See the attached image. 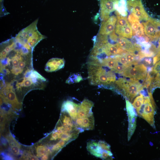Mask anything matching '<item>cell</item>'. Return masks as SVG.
Returning <instances> with one entry per match:
<instances>
[{
  "instance_id": "cell-27",
  "label": "cell",
  "mask_w": 160,
  "mask_h": 160,
  "mask_svg": "<svg viewBox=\"0 0 160 160\" xmlns=\"http://www.w3.org/2000/svg\"><path fill=\"white\" fill-rule=\"evenodd\" d=\"M68 143L64 140H60L53 145L52 148V152L55 153L58 152Z\"/></svg>"
},
{
  "instance_id": "cell-10",
  "label": "cell",
  "mask_w": 160,
  "mask_h": 160,
  "mask_svg": "<svg viewBox=\"0 0 160 160\" xmlns=\"http://www.w3.org/2000/svg\"><path fill=\"white\" fill-rule=\"evenodd\" d=\"M147 69L143 64L127 67L122 73L126 77L139 80H144L147 76Z\"/></svg>"
},
{
  "instance_id": "cell-30",
  "label": "cell",
  "mask_w": 160,
  "mask_h": 160,
  "mask_svg": "<svg viewBox=\"0 0 160 160\" xmlns=\"http://www.w3.org/2000/svg\"><path fill=\"white\" fill-rule=\"evenodd\" d=\"M61 133L55 129L51 133L50 140L51 141H55L60 140Z\"/></svg>"
},
{
  "instance_id": "cell-22",
  "label": "cell",
  "mask_w": 160,
  "mask_h": 160,
  "mask_svg": "<svg viewBox=\"0 0 160 160\" xmlns=\"http://www.w3.org/2000/svg\"><path fill=\"white\" fill-rule=\"evenodd\" d=\"M87 151L93 156L101 158L103 153L107 151L103 150L99 145L98 142L91 140L87 143Z\"/></svg>"
},
{
  "instance_id": "cell-2",
  "label": "cell",
  "mask_w": 160,
  "mask_h": 160,
  "mask_svg": "<svg viewBox=\"0 0 160 160\" xmlns=\"http://www.w3.org/2000/svg\"><path fill=\"white\" fill-rule=\"evenodd\" d=\"M38 21L37 19L21 30L15 37L18 41L27 43L33 49L40 41L47 38L38 30L37 27Z\"/></svg>"
},
{
  "instance_id": "cell-31",
  "label": "cell",
  "mask_w": 160,
  "mask_h": 160,
  "mask_svg": "<svg viewBox=\"0 0 160 160\" xmlns=\"http://www.w3.org/2000/svg\"><path fill=\"white\" fill-rule=\"evenodd\" d=\"M156 74L155 77L154 79L153 78L152 80V87H160V74L157 73Z\"/></svg>"
},
{
  "instance_id": "cell-29",
  "label": "cell",
  "mask_w": 160,
  "mask_h": 160,
  "mask_svg": "<svg viewBox=\"0 0 160 160\" xmlns=\"http://www.w3.org/2000/svg\"><path fill=\"white\" fill-rule=\"evenodd\" d=\"M114 57L118 61L119 63H121L126 67L132 66V65L127 61L126 57L124 54L115 56Z\"/></svg>"
},
{
  "instance_id": "cell-9",
  "label": "cell",
  "mask_w": 160,
  "mask_h": 160,
  "mask_svg": "<svg viewBox=\"0 0 160 160\" xmlns=\"http://www.w3.org/2000/svg\"><path fill=\"white\" fill-rule=\"evenodd\" d=\"M128 10L140 21H147L148 15L145 11L141 0H128L127 1Z\"/></svg>"
},
{
  "instance_id": "cell-35",
  "label": "cell",
  "mask_w": 160,
  "mask_h": 160,
  "mask_svg": "<svg viewBox=\"0 0 160 160\" xmlns=\"http://www.w3.org/2000/svg\"><path fill=\"white\" fill-rule=\"evenodd\" d=\"M160 60V48L157 49V51L156 55L154 57L153 59V63L154 65L157 62Z\"/></svg>"
},
{
  "instance_id": "cell-36",
  "label": "cell",
  "mask_w": 160,
  "mask_h": 160,
  "mask_svg": "<svg viewBox=\"0 0 160 160\" xmlns=\"http://www.w3.org/2000/svg\"><path fill=\"white\" fill-rule=\"evenodd\" d=\"M144 63L145 65L147 66L151 65L152 63L153 65V61H152V59L151 58H145L144 60Z\"/></svg>"
},
{
  "instance_id": "cell-24",
  "label": "cell",
  "mask_w": 160,
  "mask_h": 160,
  "mask_svg": "<svg viewBox=\"0 0 160 160\" xmlns=\"http://www.w3.org/2000/svg\"><path fill=\"white\" fill-rule=\"evenodd\" d=\"M127 1L126 0H119L118 7L116 10L121 15L126 16L127 15Z\"/></svg>"
},
{
  "instance_id": "cell-33",
  "label": "cell",
  "mask_w": 160,
  "mask_h": 160,
  "mask_svg": "<svg viewBox=\"0 0 160 160\" xmlns=\"http://www.w3.org/2000/svg\"><path fill=\"white\" fill-rule=\"evenodd\" d=\"M12 153L16 156L18 155L20 153V145H15L10 146Z\"/></svg>"
},
{
  "instance_id": "cell-14",
  "label": "cell",
  "mask_w": 160,
  "mask_h": 160,
  "mask_svg": "<svg viewBox=\"0 0 160 160\" xmlns=\"http://www.w3.org/2000/svg\"><path fill=\"white\" fill-rule=\"evenodd\" d=\"M116 21V17L114 15L110 16L107 20L102 21L98 34L106 36L110 35L115 31Z\"/></svg>"
},
{
  "instance_id": "cell-26",
  "label": "cell",
  "mask_w": 160,
  "mask_h": 160,
  "mask_svg": "<svg viewBox=\"0 0 160 160\" xmlns=\"http://www.w3.org/2000/svg\"><path fill=\"white\" fill-rule=\"evenodd\" d=\"M0 126L1 130L2 131L4 129L6 123L9 120L8 114L4 111V110H0Z\"/></svg>"
},
{
  "instance_id": "cell-18",
  "label": "cell",
  "mask_w": 160,
  "mask_h": 160,
  "mask_svg": "<svg viewBox=\"0 0 160 160\" xmlns=\"http://www.w3.org/2000/svg\"><path fill=\"white\" fill-rule=\"evenodd\" d=\"M94 103L91 101L85 99L80 103L78 111V118H82L92 115V109Z\"/></svg>"
},
{
  "instance_id": "cell-21",
  "label": "cell",
  "mask_w": 160,
  "mask_h": 160,
  "mask_svg": "<svg viewBox=\"0 0 160 160\" xmlns=\"http://www.w3.org/2000/svg\"><path fill=\"white\" fill-rule=\"evenodd\" d=\"M59 121L64 127L71 132L77 129L74 121L69 114L65 111H61L60 119Z\"/></svg>"
},
{
  "instance_id": "cell-25",
  "label": "cell",
  "mask_w": 160,
  "mask_h": 160,
  "mask_svg": "<svg viewBox=\"0 0 160 160\" xmlns=\"http://www.w3.org/2000/svg\"><path fill=\"white\" fill-rule=\"evenodd\" d=\"M140 95L136 97L132 104L134 108L136 109V111L138 110L143 105L145 99L144 96L140 93Z\"/></svg>"
},
{
  "instance_id": "cell-8",
  "label": "cell",
  "mask_w": 160,
  "mask_h": 160,
  "mask_svg": "<svg viewBox=\"0 0 160 160\" xmlns=\"http://www.w3.org/2000/svg\"><path fill=\"white\" fill-rule=\"evenodd\" d=\"M136 111L139 116L144 119L151 126L155 127L154 108L149 96L145 97L143 105Z\"/></svg>"
},
{
  "instance_id": "cell-28",
  "label": "cell",
  "mask_w": 160,
  "mask_h": 160,
  "mask_svg": "<svg viewBox=\"0 0 160 160\" xmlns=\"http://www.w3.org/2000/svg\"><path fill=\"white\" fill-rule=\"evenodd\" d=\"M48 149L44 145H38L36 148V156L38 158L41 157L46 153Z\"/></svg>"
},
{
  "instance_id": "cell-11",
  "label": "cell",
  "mask_w": 160,
  "mask_h": 160,
  "mask_svg": "<svg viewBox=\"0 0 160 160\" xmlns=\"http://www.w3.org/2000/svg\"><path fill=\"white\" fill-rule=\"evenodd\" d=\"M100 15L102 21L107 20L110 14L116 10L119 0H99Z\"/></svg>"
},
{
  "instance_id": "cell-1",
  "label": "cell",
  "mask_w": 160,
  "mask_h": 160,
  "mask_svg": "<svg viewBox=\"0 0 160 160\" xmlns=\"http://www.w3.org/2000/svg\"><path fill=\"white\" fill-rule=\"evenodd\" d=\"M88 70L89 79L92 85H108L116 81V76L113 71H107L95 60L89 61Z\"/></svg>"
},
{
  "instance_id": "cell-4",
  "label": "cell",
  "mask_w": 160,
  "mask_h": 160,
  "mask_svg": "<svg viewBox=\"0 0 160 160\" xmlns=\"http://www.w3.org/2000/svg\"><path fill=\"white\" fill-rule=\"evenodd\" d=\"M115 84L121 93L130 102L143 89V86L138 80L135 79L128 80L119 78L115 81Z\"/></svg>"
},
{
  "instance_id": "cell-6",
  "label": "cell",
  "mask_w": 160,
  "mask_h": 160,
  "mask_svg": "<svg viewBox=\"0 0 160 160\" xmlns=\"http://www.w3.org/2000/svg\"><path fill=\"white\" fill-rule=\"evenodd\" d=\"M143 24L144 33L150 41H155L160 39V23L158 20L150 17Z\"/></svg>"
},
{
  "instance_id": "cell-12",
  "label": "cell",
  "mask_w": 160,
  "mask_h": 160,
  "mask_svg": "<svg viewBox=\"0 0 160 160\" xmlns=\"http://www.w3.org/2000/svg\"><path fill=\"white\" fill-rule=\"evenodd\" d=\"M126 107L128 119L127 138L129 141L133 134L136 126L137 116L131 102L126 100Z\"/></svg>"
},
{
  "instance_id": "cell-15",
  "label": "cell",
  "mask_w": 160,
  "mask_h": 160,
  "mask_svg": "<svg viewBox=\"0 0 160 160\" xmlns=\"http://www.w3.org/2000/svg\"><path fill=\"white\" fill-rule=\"evenodd\" d=\"M127 52L116 44H112L108 42L101 49L97 57L102 54H105L107 56H110L123 55Z\"/></svg>"
},
{
  "instance_id": "cell-37",
  "label": "cell",
  "mask_w": 160,
  "mask_h": 160,
  "mask_svg": "<svg viewBox=\"0 0 160 160\" xmlns=\"http://www.w3.org/2000/svg\"><path fill=\"white\" fill-rule=\"evenodd\" d=\"M159 47H158V48H160V38L159 40Z\"/></svg>"
},
{
  "instance_id": "cell-32",
  "label": "cell",
  "mask_w": 160,
  "mask_h": 160,
  "mask_svg": "<svg viewBox=\"0 0 160 160\" xmlns=\"http://www.w3.org/2000/svg\"><path fill=\"white\" fill-rule=\"evenodd\" d=\"M154 65L152 69V73L154 74H160V60Z\"/></svg>"
},
{
  "instance_id": "cell-17",
  "label": "cell",
  "mask_w": 160,
  "mask_h": 160,
  "mask_svg": "<svg viewBox=\"0 0 160 160\" xmlns=\"http://www.w3.org/2000/svg\"><path fill=\"white\" fill-rule=\"evenodd\" d=\"M128 20L131 25L133 35L139 37L145 36L143 25L140 23L139 19L134 14L131 13Z\"/></svg>"
},
{
  "instance_id": "cell-16",
  "label": "cell",
  "mask_w": 160,
  "mask_h": 160,
  "mask_svg": "<svg viewBox=\"0 0 160 160\" xmlns=\"http://www.w3.org/2000/svg\"><path fill=\"white\" fill-rule=\"evenodd\" d=\"M80 104L71 100H67L63 103L61 111L67 113L75 122L78 118V111Z\"/></svg>"
},
{
  "instance_id": "cell-34",
  "label": "cell",
  "mask_w": 160,
  "mask_h": 160,
  "mask_svg": "<svg viewBox=\"0 0 160 160\" xmlns=\"http://www.w3.org/2000/svg\"><path fill=\"white\" fill-rule=\"evenodd\" d=\"M127 68L125 66L119 64L116 67L114 71L116 73L122 74L125 68Z\"/></svg>"
},
{
  "instance_id": "cell-13",
  "label": "cell",
  "mask_w": 160,
  "mask_h": 160,
  "mask_svg": "<svg viewBox=\"0 0 160 160\" xmlns=\"http://www.w3.org/2000/svg\"><path fill=\"white\" fill-rule=\"evenodd\" d=\"M116 44L119 47L127 52L134 53L140 51L141 48L140 45L133 44L128 39L119 36H117L115 41Z\"/></svg>"
},
{
  "instance_id": "cell-5",
  "label": "cell",
  "mask_w": 160,
  "mask_h": 160,
  "mask_svg": "<svg viewBox=\"0 0 160 160\" xmlns=\"http://www.w3.org/2000/svg\"><path fill=\"white\" fill-rule=\"evenodd\" d=\"M115 14L117 18L115 33L119 36L131 39L133 35L132 29L127 17L121 15L116 10Z\"/></svg>"
},
{
  "instance_id": "cell-20",
  "label": "cell",
  "mask_w": 160,
  "mask_h": 160,
  "mask_svg": "<svg viewBox=\"0 0 160 160\" xmlns=\"http://www.w3.org/2000/svg\"><path fill=\"white\" fill-rule=\"evenodd\" d=\"M65 61L63 59L53 58L49 59L46 63L45 70L47 72H52L63 68Z\"/></svg>"
},
{
  "instance_id": "cell-7",
  "label": "cell",
  "mask_w": 160,
  "mask_h": 160,
  "mask_svg": "<svg viewBox=\"0 0 160 160\" xmlns=\"http://www.w3.org/2000/svg\"><path fill=\"white\" fill-rule=\"evenodd\" d=\"M0 96L4 102L10 104L14 109L17 110L21 109L22 104L18 100L15 91L10 83H7L3 88Z\"/></svg>"
},
{
  "instance_id": "cell-3",
  "label": "cell",
  "mask_w": 160,
  "mask_h": 160,
  "mask_svg": "<svg viewBox=\"0 0 160 160\" xmlns=\"http://www.w3.org/2000/svg\"><path fill=\"white\" fill-rule=\"evenodd\" d=\"M24 75L25 76L16 84L17 89L22 91V89H43L44 82L46 79L35 70L27 69Z\"/></svg>"
},
{
  "instance_id": "cell-23",
  "label": "cell",
  "mask_w": 160,
  "mask_h": 160,
  "mask_svg": "<svg viewBox=\"0 0 160 160\" xmlns=\"http://www.w3.org/2000/svg\"><path fill=\"white\" fill-rule=\"evenodd\" d=\"M128 62L132 65H136L138 64L140 58L138 55H136L134 53L127 52L124 54Z\"/></svg>"
},
{
  "instance_id": "cell-19",
  "label": "cell",
  "mask_w": 160,
  "mask_h": 160,
  "mask_svg": "<svg viewBox=\"0 0 160 160\" xmlns=\"http://www.w3.org/2000/svg\"><path fill=\"white\" fill-rule=\"evenodd\" d=\"M74 122L76 127L83 131L92 130L94 127L95 121L93 115L86 118H78Z\"/></svg>"
}]
</instances>
